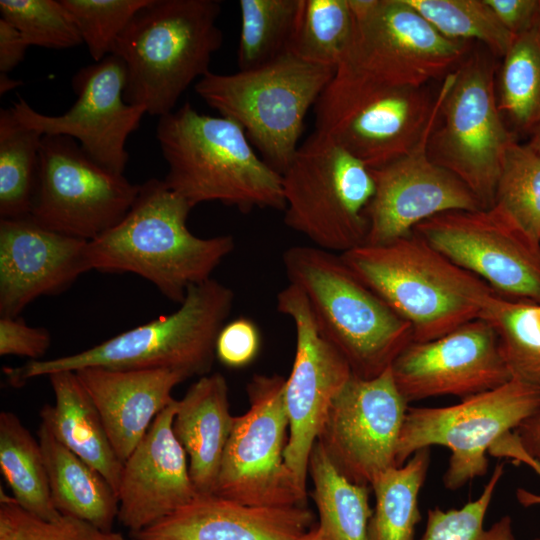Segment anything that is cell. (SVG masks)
<instances>
[{
	"mask_svg": "<svg viewBox=\"0 0 540 540\" xmlns=\"http://www.w3.org/2000/svg\"><path fill=\"white\" fill-rule=\"evenodd\" d=\"M192 208L164 180H147L125 217L88 242L90 270L136 274L181 304L187 290L211 279L235 248L228 234L194 235L187 227Z\"/></svg>",
	"mask_w": 540,
	"mask_h": 540,
	"instance_id": "obj_1",
	"label": "cell"
},
{
	"mask_svg": "<svg viewBox=\"0 0 540 540\" xmlns=\"http://www.w3.org/2000/svg\"><path fill=\"white\" fill-rule=\"evenodd\" d=\"M156 136L168 164L165 183L192 207L217 201L242 213L284 211L281 174L257 155L235 121L185 102L159 118Z\"/></svg>",
	"mask_w": 540,
	"mask_h": 540,
	"instance_id": "obj_2",
	"label": "cell"
},
{
	"mask_svg": "<svg viewBox=\"0 0 540 540\" xmlns=\"http://www.w3.org/2000/svg\"><path fill=\"white\" fill-rule=\"evenodd\" d=\"M340 256L410 324L413 342L437 339L480 318L496 294L414 232L384 244H362Z\"/></svg>",
	"mask_w": 540,
	"mask_h": 540,
	"instance_id": "obj_3",
	"label": "cell"
},
{
	"mask_svg": "<svg viewBox=\"0 0 540 540\" xmlns=\"http://www.w3.org/2000/svg\"><path fill=\"white\" fill-rule=\"evenodd\" d=\"M218 0H150L130 20L112 54L126 67L124 100L159 118L206 75L223 44Z\"/></svg>",
	"mask_w": 540,
	"mask_h": 540,
	"instance_id": "obj_4",
	"label": "cell"
},
{
	"mask_svg": "<svg viewBox=\"0 0 540 540\" xmlns=\"http://www.w3.org/2000/svg\"><path fill=\"white\" fill-rule=\"evenodd\" d=\"M234 292L215 279L191 286L179 308L169 315L124 331L76 354L30 360L5 368L9 383L21 387L28 380L59 371L101 367L118 370L169 369L188 378L209 374L217 335L226 323Z\"/></svg>",
	"mask_w": 540,
	"mask_h": 540,
	"instance_id": "obj_5",
	"label": "cell"
},
{
	"mask_svg": "<svg viewBox=\"0 0 540 540\" xmlns=\"http://www.w3.org/2000/svg\"><path fill=\"white\" fill-rule=\"evenodd\" d=\"M289 284L304 294L321 335L369 379L391 367L413 342L410 324L366 286L340 254L296 245L282 254Z\"/></svg>",
	"mask_w": 540,
	"mask_h": 540,
	"instance_id": "obj_6",
	"label": "cell"
},
{
	"mask_svg": "<svg viewBox=\"0 0 540 540\" xmlns=\"http://www.w3.org/2000/svg\"><path fill=\"white\" fill-rule=\"evenodd\" d=\"M335 71L286 52L249 70L209 71L194 89L221 116L238 123L261 158L282 175L300 146L309 109Z\"/></svg>",
	"mask_w": 540,
	"mask_h": 540,
	"instance_id": "obj_7",
	"label": "cell"
},
{
	"mask_svg": "<svg viewBox=\"0 0 540 540\" xmlns=\"http://www.w3.org/2000/svg\"><path fill=\"white\" fill-rule=\"evenodd\" d=\"M496 67L489 51L472 50L445 77L426 146L429 158L459 178L482 209L494 205L505 153L516 141L499 110Z\"/></svg>",
	"mask_w": 540,
	"mask_h": 540,
	"instance_id": "obj_8",
	"label": "cell"
},
{
	"mask_svg": "<svg viewBox=\"0 0 540 540\" xmlns=\"http://www.w3.org/2000/svg\"><path fill=\"white\" fill-rule=\"evenodd\" d=\"M281 176L287 227L333 253L365 244L375 182L362 161L314 130Z\"/></svg>",
	"mask_w": 540,
	"mask_h": 540,
	"instance_id": "obj_9",
	"label": "cell"
},
{
	"mask_svg": "<svg viewBox=\"0 0 540 540\" xmlns=\"http://www.w3.org/2000/svg\"><path fill=\"white\" fill-rule=\"evenodd\" d=\"M353 30L335 74L386 87L445 79L472 51L439 33L406 0H348Z\"/></svg>",
	"mask_w": 540,
	"mask_h": 540,
	"instance_id": "obj_10",
	"label": "cell"
},
{
	"mask_svg": "<svg viewBox=\"0 0 540 540\" xmlns=\"http://www.w3.org/2000/svg\"><path fill=\"white\" fill-rule=\"evenodd\" d=\"M442 88L386 87L334 75L314 105L315 131L370 169L414 150L435 124Z\"/></svg>",
	"mask_w": 540,
	"mask_h": 540,
	"instance_id": "obj_11",
	"label": "cell"
},
{
	"mask_svg": "<svg viewBox=\"0 0 540 540\" xmlns=\"http://www.w3.org/2000/svg\"><path fill=\"white\" fill-rule=\"evenodd\" d=\"M540 407V390L511 379L445 407H409L401 430L396 466L416 451L443 446L451 451L443 484L458 490L488 470L491 445L514 431Z\"/></svg>",
	"mask_w": 540,
	"mask_h": 540,
	"instance_id": "obj_12",
	"label": "cell"
},
{
	"mask_svg": "<svg viewBox=\"0 0 540 540\" xmlns=\"http://www.w3.org/2000/svg\"><path fill=\"white\" fill-rule=\"evenodd\" d=\"M285 382L280 375H254L247 384L250 406L235 416L213 494L252 506H306V490L285 462Z\"/></svg>",
	"mask_w": 540,
	"mask_h": 540,
	"instance_id": "obj_13",
	"label": "cell"
},
{
	"mask_svg": "<svg viewBox=\"0 0 540 540\" xmlns=\"http://www.w3.org/2000/svg\"><path fill=\"white\" fill-rule=\"evenodd\" d=\"M139 189L92 160L76 140L43 135L29 216L50 230L91 241L125 217Z\"/></svg>",
	"mask_w": 540,
	"mask_h": 540,
	"instance_id": "obj_14",
	"label": "cell"
},
{
	"mask_svg": "<svg viewBox=\"0 0 540 540\" xmlns=\"http://www.w3.org/2000/svg\"><path fill=\"white\" fill-rule=\"evenodd\" d=\"M413 232L496 294L540 303V245L496 207L443 212Z\"/></svg>",
	"mask_w": 540,
	"mask_h": 540,
	"instance_id": "obj_15",
	"label": "cell"
},
{
	"mask_svg": "<svg viewBox=\"0 0 540 540\" xmlns=\"http://www.w3.org/2000/svg\"><path fill=\"white\" fill-rule=\"evenodd\" d=\"M408 408L391 367L369 379L352 374L333 399L317 442L347 479L370 486L396 466Z\"/></svg>",
	"mask_w": 540,
	"mask_h": 540,
	"instance_id": "obj_16",
	"label": "cell"
},
{
	"mask_svg": "<svg viewBox=\"0 0 540 540\" xmlns=\"http://www.w3.org/2000/svg\"><path fill=\"white\" fill-rule=\"evenodd\" d=\"M276 308L292 321L296 332L295 358L284 388L289 421L284 456L306 490L311 451L333 399L353 373L342 354L321 335L300 289L288 284L277 294Z\"/></svg>",
	"mask_w": 540,
	"mask_h": 540,
	"instance_id": "obj_17",
	"label": "cell"
},
{
	"mask_svg": "<svg viewBox=\"0 0 540 540\" xmlns=\"http://www.w3.org/2000/svg\"><path fill=\"white\" fill-rule=\"evenodd\" d=\"M125 86V64L110 54L74 75L72 87L77 100L66 113L42 114L20 96L10 108L24 125L42 135L70 137L96 163L123 174L129 159L126 141L146 113L124 100Z\"/></svg>",
	"mask_w": 540,
	"mask_h": 540,
	"instance_id": "obj_18",
	"label": "cell"
},
{
	"mask_svg": "<svg viewBox=\"0 0 540 540\" xmlns=\"http://www.w3.org/2000/svg\"><path fill=\"white\" fill-rule=\"evenodd\" d=\"M408 402L453 395L462 399L492 390L511 375L489 322L477 318L426 342H411L391 365Z\"/></svg>",
	"mask_w": 540,
	"mask_h": 540,
	"instance_id": "obj_19",
	"label": "cell"
},
{
	"mask_svg": "<svg viewBox=\"0 0 540 540\" xmlns=\"http://www.w3.org/2000/svg\"><path fill=\"white\" fill-rule=\"evenodd\" d=\"M428 137L410 153L371 169L375 193L366 211L365 244L409 235L418 224L443 212L482 209L459 178L429 158Z\"/></svg>",
	"mask_w": 540,
	"mask_h": 540,
	"instance_id": "obj_20",
	"label": "cell"
},
{
	"mask_svg": "<svg viewBox=\"0 0 540 540\" xmlns=\"http://www.w3.org/2000/svg\"><path fill=\"white\" fill-rule=\"evenodd\" d=\"M89 241L50 230L30 216L0 221V316L59 294L90 270Z\"/></svg>",
	"mask_w": 540,
	"mask_h": 540,
	"instance_id": "obj_21",
	"label": "cell"
},
{
	"mask_svg": "<svg viewBox=\"0 0 540 540\" xmlns=\"http://www.w3.org/2000/svg\"><path fill=\"white\" fill-rule=\"evenodd\" d=\"M173 400L123 462L118 489V519L136 535L191 502L198 494L187 454L178 441Z\"/></svg>",
	"mask_w": 540,
	"mask_h": 540,
	"instance_id": "obj_22",
	"label": "cell"
},
{
	"mask_svg": "<svg viewBox=\"0 0 540 540\" xmlns=\"http://www.w3.org/2000/svg\"><path fill=\"white\" fill-rule=\"evenodd\" d=\"M306 506L264 507L216 494H197L188 504L147 527L136 540H304L311 531Z\"/></svg>",
	"mask_w": 540,
	"mask_h": 540,
	"instance_id": "obj_23",
	"label": "cell"
},
{
	"mask_svg": "<svg viewBox=\"0 0 540 540\" xmlns=\"http://www.w3.org/2000/svg\"><path fill=\"white\" fill-rule=\"evenodd\" d=\"M92 399L118 458L124 462L154 419L174 400L173 389L188 377L176 370L75 371Z\"/></svg>",
	"mask_w": 540,
	"mask_h": 540,
	"instance_id": "obj_24",
	"label": "cell"
},
{
	"mask_svg": "<svg viewBox=\"0 0 540 540\" xmlns=\"http://www.w3.org/2000/svg\"><path fill=\"white\" fill-rule=\"evenodd\" d=\"M234 419L226 379L218 372L199 377L178 400L173 430L198 494L214 493Z\"/></svg>",
	"mask_w": 540,
	"mask_h": 540,
	"instance_id": "obj_25",
	"label": "cell"
},
{
	"mask_svg": "<svg viewBox=\"0 0 540 540\" xmlns=\"http://www.w3.org/2000/svg\"><path fill=\"white\" fill-rule=\"evenodd\" d=\"M55 405L45 404L40 417L67 449L95 468L118 495L123 462L116 455L101 417L73 371L48 375Z\"/></svg>",
	"mask_w": 540,
	"mask_h": 540,
	"instance_id": "obj_26",
	"label": "cell"
},
{
	"mask_svg": "<svg viewBox=\"0 0 540 540\" xmlns=\"http://www.w3.org/2000/svg\"><path fill=\"white\" fill-rule=\"evenodd\" d=\"M38 437L56 510L111 531L119 513L116 491L95 468L62 445L43 423Z\"/></svg>",
	"mask_w": 540,
	"mask_h": 540,
	"instance_id": "obj_27",
	"label": "cell"
},
{
	"mask_svg": "<svg viewBox=\"0 0 540 540\" xmlns=\"http://www.w3.org/2000/svg\"><path fill=\"white\" fill-rule=\"evenodd\" d=\"M308 473L313 482L312 498L318 510L325 540H369L373 510L369 487L347 479L316 442L309 458Z\"/></svg>",
	"mask_w": 540,
	"mask_h": 540,
	"instance_id": "obj_28",
	"label": "cell"
},
{
	"mask_svg": "<svg viewBox=\"0 0 540 540\" xmlns=\"http://www.w3.org/2000/svg\"><path fill=\"white\" fill-rule=\"evenodd\" d=\"M430 466V448L416 451L403 465L391 467L372 481L375 495L369 540H414L421 520L420 490Z\"/></svg>",
	"mask_w": 540,
	"mask_h": 540,
	"instance_id": "obj_29",
	"label": "cell"
},
{
	"mask_svg": "<svg viewBox=\"0 0 540 540\" xmlns=\"http://www.w3.org/2000/svg\"><path fill=\"white\" fill-rule=\"evenodd\" d=\"M0 469L22 508L46 520L61 515L51 499L40 443L10 411L0 413Z\"/></svg>",
	"mask_w": 540,
	"mask_h": 540,
	"instance_id": "obj_30",
	"label": "cell"
},
{
	"mask_svg": "<svg viewBox=\"0 0 540 540\" xmlns=\"http://www.w3.org/2000/svg\"><path fill=\"white\" fill-rule=\"evenodd\" d=\"M480 318L493 327L511 378L540 390V303L494 294Z\"/></svg>",
	"mask_w": 540,
	"mask_h": 540,
	"instance_id": "obj_31",
	"label": "cell"
},
{
	"mask_svg": "<svg viewBox=\"0 0 540 540\" xmlns=\"http://www.w3.org/2000/svg\"><path fill=\"white\" fill-rule=\"evenodd\" d=\"M43 135L23 123L11 108L0 109V216L30 215Z\"/></svg>",
	"mask_w": 540,
	"mask_h": 540,
	"instance_id": "obj_32",
	"label": "cell"
},
{
	"mask_svg": "<svg viewBox=\"0 0 540 540\" xmlns=\"http://www.w3.org/2000/svg\"><path fill=\"white\" fill-rule=\"evenodd\" d=\"M502 58L499 110L518 131L531 134L540 126V21L516 36Z\"/></svg>",
	"mask_w": 540,
	"mask_h": 540,
	"instance_id": "obj_33",
	"label": "cell"
},
{
	"mask_svg": "<svg viewBox=\"0 0 540 540\" xmlns=\"http://www.w3.org/2000/svg\"><path fill=\"white\" fill-rule=\"evenodd\" d=\"M352 30L348 0H299L287 52L306 62L336 69Z\"/></svg>",
	"mask_w": 540,
	"mask_h": 540,
	"instance_id": "obj_34",
	"label": "cell"
},
{
	"mask_svg": "<svg viewBox=\"0 0 540 540\" xmlns=\"http://www.w3.org/2000/svg\"><path fill=\"white\" fill-rule=\"evenodd\" d=\"M493 206L540 245V155L530 145L516 140L508 147Z\"/></svg>",
	"mask_w": 540,
	"mask_h": 540,
	"instance_id": "obj_35",
	"label": "cell"
},
{
	"mask_svg": "<svg viewBox=\"0 0 540 540\" xmlns=\"http://www.w3.org/2000/svg\"><path fill=\"white\" fill-rule=\"evenodd\" d=\"M239 70L264 65L287 52L299 0H240Z\"/></svg>",
	"mask_w": 540,
	"mask_h": 540,
	"instance_id": "obj_36",
	"label": "cell"
},
{
	"mask_svg": "<svg viewBox=\"0 0 540 540\" xmlns=\"http://www.w3.org/2000/svg\"><path fill=\"white\" fill-rule=\"evenodd\" d=\"M406 1L446 38L478 41L494 57H503L516 37L500 23L486 0Z\"/></svg>",
	"mask_w": 540,
	"mask_h": 540,
	"instance_id": "obj_37",
	"label": "cell"
},
{
	"mask_svg": "<svg viewBox=\"0 0 540 540\" xmlns=\"http://www.w3.org/2000/svg\"><path fill=\"white\" fill-rule=\"evenodd\" d=\"M504 472V463L496 464L480 496L459 509H429L420 540H516L513 520L508 515L484 528V518Z\"/></svg>",
	"mask_w": 540,
	"mask_h": 540,
	"instance_id": "obj_38",
	"label": "cell"
},
{
	"mask_svg": "<svg viewBox=\"0 0 540 540\" xmlns=\"http://www.w3.org/2000/svg\"><path fill=\"white\" fill-rule=\"evenodd\" d=\"M0 12L30 46L66 49L83 43L61 0H1Z\"/></svg>",
	"mask_w": 540,
	"mask_h": 540,
	"instance_id": "obj_39",
	"label": "cell"
},
{
	"mask_svg": "<svg viewBox=\"0 0 540 540\" xmlns=\"http://www.w3.org/2000/svg\"><path fill=\"white\" fill-rule=\"evenodd\" d=\"M0 540H136L63 515L46 520L22 508L0 490Z\"/></svg>",
	"mask_w": 540,
	"mask_h": 540,
	"instance_id": "obj_40",
	"label": "cell"
},
{
	"mask_svg": "<svg viewBox=\"0 0 540 540\" xmlns=\"http://www.w3.org/2000/svg\"><path fill=\"white\" fill-rule=\"evenodd\" d=\"M95 62L112 54L134 15L150 0H61Z\"/></svg>",
	"mask_w": 540,
	"mask_h": 540,
	"instance_id": "obj_41",
	"label": "cell"
},
{
	"mask_svg": "<svg viewBox=\"0 0 540 540\" xmlns=\"http://www.w3.org/2000/svg\"><path fill=\"white\" fill-rule=\"evenodd\" d=\"M261 345L258 326L247 317L226 322L215 342V357L229 368H243L257 356Z\"/></svg>",
	"mask_w": 540,
	"mask_h": 540,
	"instance_id": "obj_42",
	"label": "cell"
},
{
	"mask_svg": "<svg viewBox=\"0 0 540 540\" xmlns=\"http://www.w3.org/2000/svg\"><path fill=\"white\" fill-rule=\"evenodd\" d=\"M51 344L47 329L31 327L17 316H0V355L41 360Z\"/></svg>",
	"mask_w": 540,
	"mask_h": 540,
	"instance_id": "obj_43",
	"label": "cell"
},
{
	"mask_svg": "<svg viewBox=\"0 0 540 540\" xmlns=\"http://www.w3.org/2000/svg\"><path fill=\"white\" fill-rule=\"evenodd\" d=\"M500 23L518 36L540 21V0H486Z\"/></svg>",
	"mask_w": 540,
	"mask_h": 540,
	"instance_id": "obj_44",
	"label": "cell"
},
{
	"mask_svg": "<svg viewBox=\"0 0 540 540\" xmlns=\"http://www.w3.org/2000/svg\"><path fill=\"white\" fill-rule=\"evenodd\" d=\"M489 454L497 458L512 459L517 464H525L540 477V465L524 451L514 432H509L494 442L489 449ZM516 499L524 507L540 505V494L524 488L516 490Z\"/></svg>",
	"mask_w": 540,
	"mask_h": 540,
	"instance_id": "obj_45",
	"label": "cell"
},
{
	"mask_svg": "<svg viewBox=\"0 0 540 540\" xmlns=\"http://www.w3.org/2000/svg\"><path fill=\"white\" fill-rule=\"evenodd\" d=\"M29 46L13 25L0 19V73L12 71L24 59Z\"/></svg>",
	"mask_w": 540,
	"mask_h": 540,
	"instance_id": "obj_46",
	"label": "cell"
},
{
	"mask_svg": "<svg viewBox=\"0 0 540 540\" xmlns=\"http://www.w3.org/2000/svg\"><path fill=\"white\" fill-rule=\"evenodd\" d=\"M513 432L524 451L540 465V407Z\"/></svg>",
	"mask_w": 540,
	"mask_h": 540,
	"instance_id": "obj_47",
	"label": "cell"
},
{
	"mask_svg": "<svg viewBox=\"0 0 540 540\" xmlns=\"http://www.w3.org/2000/svg\"><path fill=\"white\" fill-rule=\"evenodd\" d=\"M21 81L10 78L8 74L0 73V95L20 86Z\"/></svg>",
	"mask_w": 540,
	"mask_h": 540,
	"instance_id": "obj_48",
	"label": "cell"
},
{
	"mask_svg": "<svg viewBox=\"0 0 540 540\" xmlns=\"http://www.w3.org/2000/svg\"><path fill=\"white\" fill-rule=\"evenodd\" d=\"M528 145H530L540 155V126L531 132Z\"/></svg>",
	"mask_w": 540,
	"mask_h": 540,
	"instance_id": "obj_49",
	"label": "cell"
},
{
	"mask_svg": "<svg viewBox=\"0 0 540 540\" xmlns=\"http://www.w3.org/2000/svg\"><path fill=\"white\" fill-rule=\"evenodd\" d=\"M304 540H325L318 527L312 528Z\"/></svg>",
	"mask_w": 540,
	"mask_h": 540,
	"instance_id": "obj_50",
	"label": "cell"
},
{
	"mask_svg": "<svg viewBox=\"0 0 540 540\" xmlns=\"http://www.w3.org/2000/svg\"><path fill=\"white\" fill-rule=\"evenodd\" d=\"M533 540H540V535L535 537Z\"/></svg>",
	"mask_w": 540,
	"mask_h": 540,
	"instance_id": "obj_51",
	"label": "cell"
}]
</instances>
